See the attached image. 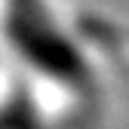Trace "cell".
<instances>
[{
    "label": "cell",
    "mask_w": 129,
    "mask_h": 129,
    "mask_svg": "<svg viewBox=\"0 0 129 129\" xmlns=\"http://www.w3.org/2000/svg\"><path fill=\"white\" fill-rule=\"evenodd\" d=\"M15 40H19V46L28 52V58H34L43 71L61 74V77H71V80L80 74V64H77V58L71 55L68 46H64L61 40H55V37H43V34H37L34 25H19Z\"/></svg>",
    "instance_id": "obj_1"
}]
</instances>
